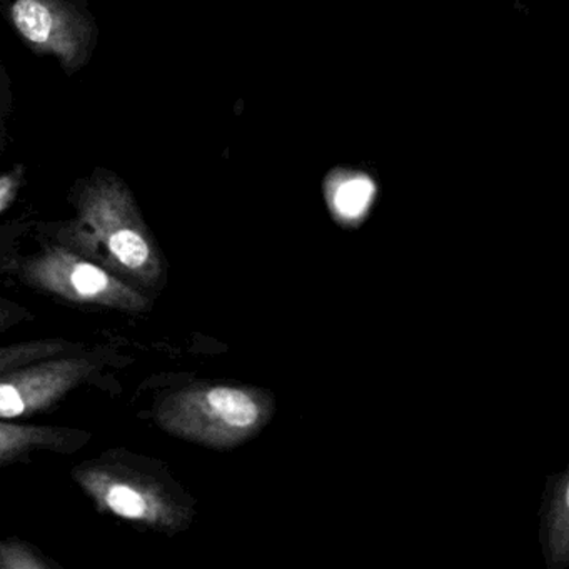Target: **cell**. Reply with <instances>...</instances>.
Returning <instances> with one entry per match:
<instances>
[{"instance_id": "6da1fadb", "label": "cell", "mask_w": 569, "mask_h": 569, "mask_svg": "<svg viewBox=\"0 0 569 569\" xmlns=\"http://www.w3.org/2000/svg\"><path fill=\"white\" fill-rule=\"evenodd\" d=\"M9 18L21 38L41 54H54L66 69L88 58L92 28L66 0H14Z\"/></svg>"}, {"instance_id": "7a4b0ae2", "label": "cell", "mask_w": 569, "mask_h": 569, "mask_svg": "<svg viewBox=\"0 0 569 569\" xmlns=\"http://www.w3.org/2000/svg\"><path fill=\"white\" fill-rule=\"evenodd\" d=\"M541 546L548 569L569 566V468L549 481L542 508Z\"/></svg>"}, {"instance_id": "3957f363", "label": "cell", "mask_w": 569, "mask_h": 569, "mask_svg": "<svg viewBox=\"0 0 569 569\" xmlns=\"http://www.w3.org/2000/svg\"><path fill=\"white\" fill-rule=\"evenodd\" d=\"M331 204L336 214L346 221L362 218L371 206L376 194V186L365 174H342L332 178Z\"/></svg>"}, {"instance_id": "277c9868", "label": "cell", "mask_w": 569, "mask_h": 569, "mask_svg": "<svg viewBox=\"0 0 569 569\" xmlns=\"http://www.w3.org/2000/svg\"><path fill=\"white\" fill-rule=\"evenodd\" d=\"M208 402L212 412L232 428H248L258 421V406L238 389H212L208 395Z\"/></svg>"}, {"instance_id": "5b68a950", "label": "cell", "mask_w": 569, "mask_h": 569, "mask_svg": "<svg viewBox=\"0 0 569 569\" xmlns=\"http://www.w3.org/2000/svg\"><path fill=\"white\" fill-rule=\"evenodd\" d=\"M109 246H111L112 254L128 268H139L149 259L148 242L132 229L116 231L109 239Z\"/></svg>"}, {"instance_id": "8992f818", "label": "cell", "mask_w": 569, "mask_h": 569, "mask_svg": "<svg viewBox=\"0 0 569 569\" xmlns=\"http://www.w3.org/2000/svg\"><path fill=\"white\" fill-rule=\"evenodd\" d=\"M108 505L112 511L124 518H141L146 512V501L138 491L128 486H114L108 492Z\"/></svg>"}, {"instance_id": "52a82bcc", "label": "cell", "mask_w": 569, "mask_h": 569, "mask_svg": "<svg viewBox=\"0 0 569 569\" xmlns=\"http://www.w3.org/2000/svg\"><path fill=\"white\" fill-rule=\"evenodd\" d=\"M72 286L84 296H94L108 288V276L91 264H81L72 272Z\"/></svg>"}, {"instance_id": "ba28073f", "label": "cell", "mask_w": 569, "mask_h": 569, "mask_svg": "<svg viewBox=\"0 0 569 569\" xmlns=\"http://www.w3.org/2000/svg\"><path fill=\"white\" fill-rule=\"evenodd\" d=\"M24 411V401L19 396L18 389L11 385L0 388V415L2 418H16Z\"/></svg>"}, {"instance_id": "9c48e42d", "label": "cell", "mask_w": 569, "mask_h": 569, "mask_svg": "<svg viewBox=\"0 0 569 569\" xmlns=\"http://www.w3.org/2000/svg\"><path fill=\"white\" fill-rule=\"evenodd\" d=\"M16 181L12 176H4L0 182V198H2V208H8L11 196L14 194Z\"/></svg>"}]
</instances>
